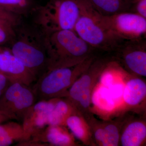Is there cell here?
Wrapping results in <instances>:
<instances>
[{
  "mask_svg": "<svg viewBox=\"0 0 146 146\" xmlns=\"http://www.w3.org/2000/svg\"><path fill=\"white\" fill-rule=\"evenodd\" d=\"M44 35L47 70L75 66L93 55L94 49L74 31L59 30Z\"/></svg>",
  "mask_w": 146,
  "mask_h": 146,
  "instance_id": "1",
  "label": "cell"
},
{
  "mask_svg": "<svg viewBox=\"0 0 146 146\" xmlns=\"http://www.w3.org/2000/svg\"><path fill=\"white\" fill-rule=\"evenodd\" d=\"M16 32L9 49L36 76L39 71L47 67L45 35L34 25H29L23 22L16 27Z\"/></svg>",
  "mask_w": 146,
  "mask_h": 146,
  "instance_id": "2",
  "label": "cell"
},
{
  "mask_svg": "<svg viewBox=\"0 0 146 146\" xmlns=\"http://www.w3.org/2000/svg\"><path fill=\"white\" fill-rule=\"evenodd\" d=\"M84 0H49L35 10V25L44 34L73 30L81 15Z\"/></svg>",
  "mask_w": 146,
  "mask_h": 146,
  "instance_id": "3",
  "label": "cell"
},
{
  "mask_svg": "<svg viewBox=\"0 0 146 146\" xmlns=\"http://www.w3.org/2000/svg\"><path fill=\"white\" fill-rule=\"evenodd\" d=\"M74 31L94 49L117 51L125 41L113 34L105 26L99 14L86 0H84L81 15Z\"/></svg>",
  "mask_w": 146,
  "mask_h": 146,
  "instance_id": "4",
  "label": "cell"
},
{
  "mask_svg": "<svg viewBox=\"0 0 146 146\" xmlns=\"http://www.w3.org/2000/svg\"><path fill=\"white\" fill-rule=\"evenodd\" d=\"M95 58L93 55L82 63L72 67L47 70L37 86V91L40 96L53 99L63 96L88 68Z\"/></svg>",
  "mask_w": 146,
  "mask_h": 146,
  "instance_id": "5",
  "label": "cell"
},
{
  "mask_svg": "<svg viewBox=\"0 0 146 146\" xmlns=\"http://www.w3.org/2000/svg\"><path fill=\"white\" fill-rule=\"evenodd\" d=\"M104 58L96 57L85 70L73 83L68 91L69 102L82 112L88 113L91 103V96L98 78L109 65Z\"/></svg>",
  "mask_w": 146,
  "mask_h": 146,
  "instance_id": "6",
  "label": "cell"
},
{
  "mask_svg": "<svg viewBox=\"0 0 146 146\" xmlns=\"http://www.w3.org/2000/svg\"><path fill=\"white\" fill-rule=\"evenodd\" d=\"M99 15L105 26L125 41L142 39L146 35V18L137 13L127 11L111 16Z\"/></svg>",
  "mask_w": 146,
  "mask_h": 146,
  "instance_id": "7",
  "label": "cell"
},
{
  "mask_svg": "<svg viewBox=\"0 0 146 146\" xmlns=\"http://www.w3.org/2000/svg\"><path fill=\"white\" fill-rule=\"evenodd\" d=\"M28 86L16 82L10 85L0 99V109L17 117L33 105V93Z\"/></svg>",
  "mask_w": 146,
  "mask_h": 146,
  "instance_id": "8",
  "label": "cell"
},
{
  "mask_svg": "<svg viewBox=\"0 0 146 146\" xmlns=\"http://www.w3.org/2000/svg\"><path fill=\"white\" fill-rule=\"evenodd\" d=\"M117 52L125 68L132 74L146 76V42L143 39L125 41Z\"/></svg>",
  "mask_w": 146,
  "mask_h": 146,
  "instance_id": "9",
  "label": "cell"
},
{
  "mask_svg": "<svg viewBox=\"0 0 146 146\" xmlns=\"http://www.w3.org/2000/svg\"><path fill=\"white\" fill-rule=\"evenodd\" d=\"M0 72L8 79L10 83L22 84L29 86L35 76L15 57L9 49L0 48Z\"/></svg>",
  "mask_w": 146,
  "mask_h": 146,
  "instance_id": "10",
  "label": "cell"
},
{
  "mask_svg": "<svg viewBox=\"0 0 146 146\" xmlns=\"http://www.w3.org/2000/svg\"><path fill=\"white\" fill-rule=\"evenodd\" d=\"M42 101L33 105L25 113L23 127L28 140L48 125L49 117L56 100Z\"/></svg>",
  "mask_w": 146,
  "mask_h": 146,
  "instance_id": "11",
  "label": "cell"
},
{
  "mask_svg": "<svg viewBox=\"0 0 146 146\" xmlns=\"http://www.w3.org/2000/svg\"><path fill=\"white\" fill-rule=\"evenodd\" d=\"M94 10L103 16L130 11L135 0H86Z\"/></svg>",
  "mask_w": 146,
  "mask_h": 146,
  "instance_id": "12",
  "label": "cell"
},
{
  "mask_svg": "<svg viewBox=\"0 0 146 146\" xmlns=\"http://www.w3.org/2000/svg\"><path fill=\"white\" fill-rule=\"evenodd\" d=\"M35 138L41 139L43 142H46L55 146H69L75 145L72 136L60 125H49L44 132L36 134Z\"/></svg>",
  "mask_w": 146,
  "mask_h": 146,
  "instance_id": "13",
  "label": "cell"
},
{
  "mask_svg": "<svg viewBox=\"0 0 146 146\" xmlns=\"http://www.w3.org/2000/svg\"><path fill=\"white\" fill-rule=\"evenodd\" d=\"M146 96V84L141 79H130L125 84L123 100L127 105H138L145 99Z\"/></svg>",
  "mask_w": 146,
  "mask_h": 146,
  "instance_id": "14",
  "label": "cell"
},
{
  "mask_svg": "<svg viewBox=\"0 0 146 146\" xmlns=\"http://www.w3.org/2000/svg\"><path fill=\"white\" fill-rule=\"evenodd\" d=\"M146 126L143 122L131 123L126 127L120 138L123 146H139L145 140Z\"/></svg>",
  "mask_w": 146,
  "mask_h": 146,
  "instance_id": "15",
  "label": "cell"
},
{
  "mask_svg": "<svg viewBox=\"0 0 146 146\" xmlns=\"http://www.w3.org/2000/svg\"><path fill=\"white\" fill-rule=\"evenodd\" d=\"M23 125L14 122L0 124V146H8L18 140H27Z\"/></svg>",
  "mask_w": 146,
  "mask_h": 146,
  "instance_id": "16",
  "label": "cell"
},
{
  "mask_svg": "<svg viewBox=\"0 0 146 146\" xmlns=\"http://www.w3.org/2000/svg\"><path fill=\"white\" fill-rule=\"evenodd\" d=\"M91 103L96 108L105 112H112L117 106L109 94L108 88L100 84L92 91Z\"/></svg>",
  "mask_w": 146,
  "mask_h": 146,
  "instance_id": "17",
  "label": "cell"
},
{
  "mask_svg": "<svg viewBox=\"0 0 146 146\" xmlns=\"http://www.w3.org/2000/svg\"><path fill=\"white\" fill-rule=\"evenodd\" d=\"M70 102L63 100H56L54 106L50 114L48 122L49 125H65L68 117L74 114V110Z\"/></svg>",
  "mask_w": 146,
  "mask_h": 146,
  "instance_id": "18",
  "label": "cell"
},
{
  "mask_svg": "<svg viewBox=\"0 0 146 146\" xmlns=\"http://www.w3.org/2000/svg\"><path fill=\"white\" fill-rule=\"evenodd\" d=\"M65 125L77 139L85 144L89 143L91 133L89 128L82 117L75 113L72 114L67 119Z\"/></svg>",
  "mask_w": 146,
  "mask_h": 146,
  "instance_id": "19",
  "label": "cell"
},
{
  "mask_svg": "<svg viewBox=\"0 0 146 146\" xmlns=\"http://www.w3.org/2000/svg\"><path fill=\"white\" fill-rule=\"evenodd\" d=\"M0 5L22 17L33 14L38 6L35 0H0Z\"/></svg>",
  "mask_w": 146,
  "mask_h": 146,
  "instance_id": "20",
  "label": "cell"
},
{
  "mask_svg": "<svg viewBox=\"0 0 146 146\" xmlns=\"http://www.w3.org/2000/svg\"><path fill=\"white\" fill-rule=\"evenodd\" d=\"M8 21L0 19V45L10 43L16 36V27Z\"/></svg>",
  "mask_w": 146,
  "mask_h": 146,
  "instance_id": "21",
  "label": "cell"
},
{
  "mask_svg": "<svg viewBox=\"0 0 146 146\" xmlns=\"http://www.w3.org/2000/svg\"><path fill=\"white\" fill-rule=\"evenodd\" d=\"M105 135L106 146H117L120 140L119 128L115 124L109 123L103 127Z\"/></svg>",
  "mask_w": 146,
  "mask_h": 146,
  "instance_id": "22",
  "label": "cell"
},
{
  "mask_svg": "<svg viewBox=\"0 0 146 146\" xmlns=\"http://www.w3.org/2000/svg\"><path fill=\"white\" fill-rule=\"evenodd\" d=\"M23 18L0 5V19L8 21L17 27L23 23Z\"/></svg>",
  "mask_w": 146,
  "mask_h": 146,
  "instance_id": "23",
  "label": "cell"
},
{
  "mask_svg": "<svg viewBox=\"0 0 146 146\" xmlns=\"http://www.w3.org/2000/svg\"><path fill=\"white\" fill-rule=\"evenodd\" d=\"M125 84L121 82H114L108 87V89L110 96L116 104H118L122 99Z\"/></svg>",
  "mask_w": 146,
  "mask_h": 146,
  "instance_id": "24",
  "label": "cell"
},
{
  "mask_svg": "<svg viewBox=\"0 0 146 146\" xmlns=\"http://www.w3.org/2000/svg\"><path fill=\"white\" fill-rule=\"evenodd\" d=\"M106 68L100 76V84L108 88L115 82V77L112 71L106 70Z\"/></svg>",
  "mask_w": 146,
  "mask_h": 146,
  "instance_id": "25",
  "label": "cell"
},
{
  "mask_svg": "<svg viewBox=\"0 0 146 146\" xmlns=\"http://www.w3.org/2000/svg\"><path fill=\"white\" fill-rule=\"evenodd\" d=\"M133 12L146 18V0H135L132 6Z\"/></svg>",
  "mask_w": 146,
  "mask_h": 146,
  "instance_id": "26",
  "label": "cell"
},
{
  "mask_svg": "<svg viewBox=\"0 0 146 146\" xmlns=\"http://www.w3.org/2000/svg\"><path fill=\"white\" fill-rule=\"evenodd\" d=\"M94 137L96 141L102 146H106L105 135L103 127L97 129L94 132Z\"/></svg>",
  "mask_w": 146,
  "mask_h": 146,
  "instance_id": "27",
  "label": "cell"
},
{
  "mask_svg": "<svg viewBox=\"0 0 146 146\" xmlns=\"http://www.w3.org/2000/svg\"><path fill=\"white\" fill-rule=\"evenodd\" d=\"M9 81L3 73L0 72V99L9 86Z\"/></svg>",
  "mask_w": 146,
  "mask_h": 146,
  "instance_id": "28",
  "label": "cell"
},
{
  "mask_svg": "<svg viewBox=\"0 0 146 146\" xmlns=\"http://www.w3.org/2000/svg\"><path fill=\"white\" fill-rule=\"evenodd\" d=\"M17 119V117L0 109V124L10 120Z\"/></svg>",
  "mask_w": 146,
  "mask_h": 146,
  "instance_id": "29",
  "label": "cell"
}]
</instances>
